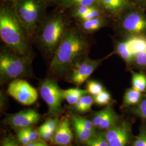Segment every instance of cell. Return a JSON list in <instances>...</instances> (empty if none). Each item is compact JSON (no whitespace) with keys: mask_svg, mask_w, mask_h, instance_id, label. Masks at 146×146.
Segmentation results:
<instances>
[{"mask_svg":"<svg viewBox=\"0 0 146 146\" xmlns=\"http://www.w3.org/2000/svg\"><path fill=\"white\" fill-rule=\"evenodd\" d=\"M87 48V42L80 31L67 30L55 50L49 68L50 72L63 74L70 72L84 58Z\"/></svg>","mask_w":146,"mask_h":146,"instance_id":"1","label":"cell"},{"mask_svg":"<svg viewBox=\"0 0 146 146\" xmlns=\"http://www.w3.org/2000/svg\"><path fill=\"white\" fill-rule=\"evenodd\" d=\"M25 33L14 9L8 6L1 7L0 36L11 50L20 55H25L29 51Z\"/></svg>","mask_w":146,"mask_h":146,"instance_id":"2","label":"cell"},{"mask_svg":"<svg viewBox=\"0 0 146 146\" xmlns=\"http://www.w3.org/2000/svg\"><path fill=\"white\" fill-rule=\"evenodd\" d=\"M145 11L135 5L115 20L116 31L122 38L131 36L146 37Z\"/></svg>","mask_w":146,"mask_h":146,"instance_id":"3","label":"cell"},{"mask_svg":"<svg viewBox=\"0 0 146 146\" xmlns=\"http://www.w3.org/2000/svg\"><path fill=\"white\" fill-rule=\"evenodd\" d=\"M31 67L28 57L20 55L12 50H3L0 54V78L5 82L25 76Z\"/></svg>","mask_w":146,"mask_h":146,"instance_id":"4","label":"cell"},{"mask_svg":"<svg viewBox=\"0 0 146 146\" xmlns=\"http://www.w3.org/2000/svg\"><path fill=\"white\" fill-rule=\"evenodd\" d=\"M44 0H16L14 10L25 33L31 35L35 31L45 9Z\"/></svg>","mask_w":146,"mask_h":146,"instance_id":"5","label":"cell"},{"mask_svg":"<svg viewBox=\"0 0 146 146\" xmlns=\"http://www.w3.org/2000/svg\"><path fill=\"white\" fill-rule=\"evenodd\" d=\"M66 22L62 16H52L44 21L40 30L38 40L48 52L55 51L67 31Z\"/></svg>","mask_w":146,"mask_h":146,"instance_id":"6","label":"cell"},{"mask_svg":"<svg viewBox=\"0 0 146 146\" xmlns=\"http://www.w3.org/2000/svg\"><path fill=\"white\" fill-rule=\"evenodd\" d=\"M39 90L42 99L48 106L49 114L52 116L58 114L61 110L63 98L62 90L59 88L57 83L51 78H46L41 82Z\"/></svg>","mask_w":146,"mask_h":146,"instance_id":"7","label":"cell"},{"mask_svg":"<svg viewBox=\"0 0 146 146\" xmlns=\"http://www.w3.org/2000/svg\"><path fill=\"white\" fill-rule=\"evenodd\" d=\"M127 43L131 56L130 72L146 71V37L131 36L122 38Z\"/></svg>","mask_w":146,"mask_h":146,"instance_id":"8","label":"cell"},{"mask_svg":"<svg viewBox=\"0 0 146 146\" xmlns=\"http://www.w3.org/2000/svg\"><path fill=\"white\" fill-rule=\"evenodd\" d=\"M7 93L21 104L29 106L38 98L36 89L26 80L17 78L12 81L7 88Z\"/></svg>","mask_w":146,"mask_h":146,"instance_id":"9","label":"cell"},{"mask_svg":"<svg viewBox=\"0 0 146 146\" xmlns=\"http://www.w3.org/2000/svg\"><path fill=\"white\" fill-rule=\"evenodd\" d=\"M106 58L92 60L85 58L78 62L70 70L69 75V80L71 82L80 86L84 83L94 71L99 67Z\"/></svg>","mask_w":146,"mask_h":146,"instance_id":"10","label":"cell"},{"mask_svg":"<svg viewBox=\"0 0 146 146\" xmlns=\"http://www.w3.org/2000/svg\"><path fill=\"white\" fill-rule=\"evenodd\" d=\"M131 135V125L123 121L108 129L105 137L110 146H127Z\"/></svg>","mask_w":146,"mask_h":146,"instance_id":"11","label":"cell"},{"mask_svg":"<svg viewBox=\"0 0 146 146\" xmlns=\"http://www.w3.org/2000/svg\"><path fill=\"white\" fill-rule=\"evenodd\" d=\"M40 115L33 109L24 110L9 116L7 123L16 129H25L35 125L40 120Z\"/></svg>","mask_w":146,"mask_h":146,"instance_id":"12","label":"cell"},{"mask_svg":"<svg viewBox=\"0 0 146 146\" xmlns=\"http://www.w3.org/2000/svg\"><path fill=\"white\" fill-rule=\"evenodd\" d=\"M98 4L106 14L115 20L127 10L136 5L132 0H98Z\"/></svg>","mask_w":146,"mask_h":146,"instance_id":"13","label":"cell"},{"mask_svg":"<svg viewBox=\"0 0 146 146\" xmlns=\"http://www.w3.org/2000/svg\"><path fill=\"white\" fill-rule=\"evenodd\" d=\"M73 139L69 121L67 118L64 119L59 123L52 139V141L58 145L67 146L72 142Z\"/></svg>","mask_w":146,"mask_h":146,"instance_id":"14","label":"cell"},{"mask_svg":"<svg viewBox=\"0 0 146 146\" xmlns=\"http://www.w3.org/2000/svg\"><path fill=\"white\" fill-rule=\"evenodd\" d=\"M113 43L114 48V53L118 55L124 61L127 70L129 71L131 63V56L127 43L124 39L120 41L114 38Z\"/></svg>","mask_w":146,"mask_h":146,"instance_id":"15","label":"cell"},{"mask_svg":"<svg viewBox=\"0 0 146 146\" xmlns=\"http://www.w3.org/2000/svg\"><path fill=\"white\" fill-rule=\"evenodd\" d=\"M108 23L106 17H96L88 20L81 21V27L88 33H93L107 26Z\"/></svg>","mask_w":146,"mask_h":146,"instance_id":"16","label":"cell"},{"mask_svg":"<svg viewBox=\"0 0 146 146\" xmlns=\"http://www.w3.org/2000/svg\"><path fill=\"white\" fill-rule=\"evenodd\" d=\"M143 95L144 93L133 88L127 89L123 96V106L126 107L136 106L141 101Z\"/></svg>","mask_w":146,"mask_h":146,"instance_id":"17","label":"cell"},{"mask_svg":"<svg viewBox=\"0 0 146 146\" xmlns=\"http://www.w3.org/2000/svg\"><path fill=\"white\" fill-rule=\"evenodd\" d=\"M72 123L76 132L78 140L81 142L86 143L96 134L95 131L86 128L84 125H82L75 117H74L73 116Z\"/></svg>","mask_w":146,"mask_h":146,"instance_id":"18","label":"cell"},{"mask_svg":"<svg viewBox=\"0 0 146 146\" xmlns=\"http://www.w3.org/2000/svg\"><path fill=\"white\" fill-rule=\"evenodd\" d=\"M132 88L141 93H146V74L145 72L131 71Z\"/></svg>","mask_w":146,"mask_h":146,"instance_id":"19","label":"cell"},{"mask_svg":"<svg viewBox=\"0 0 146 146\" xmlns=\"http://www.w3.org/2000/svg\"><path fill=\"white\" fill-rule=\"evenodd\" d=\"M107 109L106 115L98 127L101 129L108 130L117 123V116L116 115L111 106L110 105L108 106Z\"/></svg>","mask_w":146,"mask_h":146,"instance_id":"20","label":"cell"},{"mask_svg":"<svg viewBox=\"0 0 146 146\" xmlns=\"http://www.w3.org/2000/svg\"><path fill=\"white\" fill-rule=\"evenodd\" d=\"M60 5L63 8H74L81 6L98 5V0H60Z\"/></svg>","mask_w":146,"mask_h":146,"instance_id":"21","label":"cell"},{"mask_svg":"<svg viewBox=\"0 0 146 146\" xmlns=\"http://www.w3.org/2000/svg\"><path fill=\"white\" fill-rule=\"evenodd\" d=\"M94 98L91 95H84L80 98L78 102L74 104L75 109L79 112H87L90 110L94 104Z\"/></svg>","mask_w":146,"mask_h":146,"instance_id":"22","label":"cell"},{"mask_svg":"<svg viewBox=\"0 0 146 146\" xmlns=\"http://www.w3.org/2000/svg\"><path fill=\"white\" fill-rule=\"evenodd\" d=\"M104 90L105 89L104 86L98 81L89 80L87 82V90L89 94L94 97L103 92Z\"/></svg>","mask_w":146,"mask_h":146,"instance_id":"23","label":"cell"},{"mask_svg":"<svg viewBox=\"0 0 146 146\" xmlns=\"http://www.w3.org/2000/svg\"><path fill=\"white\" fill-rule=\"evenodd\" d=\"M132 113L143 119L146 120V94L145 93L139 104L135 106V108L132 110Z\"/></svg>","mask_w":146,"mask_h":146,"instance_id":"24","label":"cell"},{"mask_svg":"<svg viewBox=\"0 0 146 146\" xmlns=\"http://www.w3.org/2000/svg\"><path fill=\"white\" fill-rule=\"evenodd\" d=\"M86 143L87 146H110L106 140L105 135L101 133H96V134Z\"/></svg>","mask_w":146,"mask_h":146,"instance_id":"25","label":"cell"},{"mask_svg":"<svg viewBox=\"0 0 146 146\" xmlns=\"http://www.w3.org/2000/svg\"><path fill=\"white\" fill-rule=\"evenodd\" d=\"M94 102L99 106H105L110 104L111 96L108 92L104 90L98 95L94 97Z\"/></svg>","mask_w":146,"mask_h":146,"instance_id":"26","label":"cell"},{"mask_svg":"<svg viewBox=\"0 0 146 146\" xmlns=\"http://www.w3.org/2000/svg\"><path fill=\"white\" fill-rule=\"evenodd\" d=\"M58 119H49L46 121L38 129V133L43 131H55L58 125Z\"/></svg>","mask_w":146,"mask_h":146,"instance_id":"27","label":"cell"},{"mask_svg":"<svg viewBox=\"0 0 146 146\" xmlns=\"http://www.w3.org/2000/svg\"><path fill=\"white\" fill-rule=\"evenodd\" d=\"M131 146H146V126L141 127Z\"/></svg>","mask_w":146,"mask_h":146,"instance_id":"28","label":"cell"},{"mask_svg":"<svg viewBox=\"0 0 146 146\" xmlns=\"http://www.w3.org/2000/svg\"><path fill=\"white\" fill-rule=\"evenodd\" d=\"M94 6V5H93ZM93 6H81L73 8L72 15L80 20L90 10Z\"/></svg>","mask_w":146,"mask_h":146,"instance_id":"29","label":"cell"},{"mask_svg":"<svg viewBox=\"0 0 146 146\" xmlns=\"http://www.w3.org/2000/svg\"><path fill=\"white\" fill-rule=\"evenodd\" d=\"M73 116L74 117H75L76 120H78L82 125H83L84 127H85L86 128H87L88 129L92 130V131H95V126L94 125L93 121H90V120L87 119L86 118L78 116L77 115H73Z\"/></svg>","mask_w":146,"mask_h":146,"instance_id":"30","label":"cell"},{"mask_svg":"<svg viewBox=\"0 0 146 146\" xmlns=\"http://www.w3.org/2000/svg\"><path fill=\"white\" fill-rule=\"evenodd\" d=\"M107 107L104 110H101L98 112H96L94 115L93 119V122L95 127H99L101 121L104 119L106 114L107 113Z\"/></svg>","mask_w":146,"mask_h":146,"instance_id":"31","label":"cell"},{"mask_svg":"<svg viewBox=\"0 0 146 146\" xmlns=\"http://www.w3.org/2000/svg\"><path fill=\"white\" fill-rule=\"evenodd\" d=\"M63 91L66 93L72 95L73 96L79 97V98H81L84 95L88 94L87 89L84 90V89L76 88L67 89L66 90H63Z\"/></svg>","mask_w":146,"mask_h":146,"instance_id":"32","label":"cell"},{"mask_svg":"<svg viewBox=\"0 0 146 146\" xmlns=\"http://www.w3.org/2000/svg\"><path fill=\"white\" fill-rule=\"evenodd\" d=\"M22 129L23 130L24 132L25 133V134L28 136L31 143L35 142V141H36L38 139V138L39 137L38 131L34 130L31 127L27 128H25V129Z\"/></svg>","mask_w":146,"mask_h":146,"instance_id":"33","label":"cell"},{"mask_svg":"<svg viewBox=\"0 0 146 146\" xmlns=\"http://www.w3.org/2000/svg\"><path fill=\"white\" fill-rule=\"evenodd\" d=\"M17 138L19 142L21 143L23 146H26L31 143L28 136L23 129H20V131H19L17 134Z\"/></svg>","mask_w":146,"mask_h":146,"instance_id":"34","label":"cell"},{"mask_svg":"<svg viewBox=\"0 0 146 146\" xmlns=\"http://www.w3.org/2000/svg\"><path fill=\"white\" fill-rule=\"evenodd\" d=\"M1 146H19L17 142L11 136L6 137L2 142Z\"/></svg>","mask_w":146,"mask_h":146,"instance_id":"35","label":"cell"},{"mask_svg":"<svg viewBox=\"0 0 146 146\" xmlns=\"http://www.w3.org/2000/svg\"><path fill=\"white\" fill-rule=\"evenodd\" d=\"M136 5L144 11L146 10V0H132Z\"/></svg>","mask_w":146,"mask_h":146,"instance_id":"36","label":"cell"},{"mask_svg":"<svg viewBox=\"0 0 146 146\" xmlns=\"http://www.w3.org/2000/svg\"><path fill=\"white\" fill-rule=\"evenodd\" d=\"M24 146H48L46 143L41 141H35Z\"/></svg>","mask_w":146,"mask_h":146,"instance_id":"37","label":"cell"},{"mask_svg":"<svg viewBox=\"0 0 146 146\" xmlns=\"http://www.w3.org/2000/svg\"><path fill=\"white\" fill-rule=\"evenodd\" d=\"M46 2H55L57 0H44Z\"/></svg>","mask_w":146,"mask_h":146,"instance_id":"38","label":"cell"},{"mask_svg":"<svg viewBox=\"0 0 146 146\" xmlns=\"http://www.w3.org/2000/svg\"><path fill=\"white\" fill-rule=\"evenodd\" d=\"M3 1H11V2H13V3H14L15 2L16 0H3Z\"/></svg>","mask_w":146,"mask_h":146,"instance_id":"39","label":"cell"}]
</instances>
